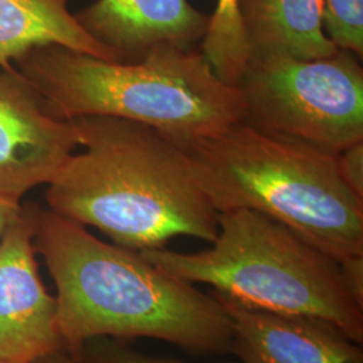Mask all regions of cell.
Masks as SVG:
<instances>
[{
  "instance_id": "1",
  "label": "cell",
  "mask_w": 363,
  "mask_h": 363,
  "mask_svg": "<svg viewBox=\"0 0 363 363\" xmlns=\"http://www.w3.org/2000/svg\"><path fill=\"white\" fill-rule=\"evenodd\" d=\"M34 222L35 252L57 286L66 351L115 337L159 339L196 355L230 354V318L211 294L52 210L35 208Z\"/></svg>"
},
{
  "instance_id": "2",
  "label": "cell",
  "mask_w": 363,
  "mask_h": 363,
  "mask_svg": "<svg viewBox=\"0 0 363 363\" xmlns=\"http://www.w3.org/2000/svg\"><path fill=\"white\" fill-rule=\"evenodd\" d=\"M79 145L46 191L50 210L93 226L118 247L142 252L166 247L174 237L213 242L220 213L195 178L182 145L124 118H73Z\"/></svg>"
},
{
  "instance_id": "3",
  "label": "cell",
  "mask_w": 363,
  "mask_h": 363,
  "mask_svg": "<svg viewBox=\"0 0 363 363\" xmlns=\"http://www.w3.org/2000/svg\"><path fill=\"white\" fill-rule=\"evenodd\" d=\"M16 64L50 116L124 118L184 150L247 116L241 89L220 79L195 49L159 45L127 62L50 45L33 49Z\"/></svg>"
},
{
  "instance_id": "4",
  "label": "cell",
  "mask_w": 363,
  "mask_h": 363,
  "mask_svg": "<svg viewBox=\"0 0 363 363\" xmlns=\"http://www.w3.org/2000/svg\"><path fill=\"white\" fill-rule=\"evenodd\" d=\"M187 152L218 213L255 210L339 262L363 257V199L343 181L335 154L245 121Z\"/></svg>"
},
{
  "instance_id": "5",
  "label": "cell",
  "mask_w": 363,
  "mask_h": 363,
  "mask_svg": "<svg viewBox=\"0 0 363 363\" xmlns=\"http://www.w3.org/2000/svg\"><path fill=\"white\" fill-rule=\"evenodd\" d=\"M218 235L196 253L166 247L140 255L159 269L264 311L323 319L363 343V301L340 262L259 211L220 213Z\"/></svg>"
},
{
  "instance_id": "6",
  "label": "cell",
  "mask_w": 363,
  "mask_h": 363,
  "mask_svg": "<svg viewBox=\"0 0 363 363\" xmlns=\"http://www.w3.org/2000/svg\"><path fill=\"white\" fill-rule=\"evenodd\" d=\"M339 50L318 60L250 58L237 86L245 123L331 154L363 142V69Z\"/></svg>"
},
{
  "instance_id": "7",
  "label": "cell",
  "mask_w": 363,
  "mask_h": 363,
  "mask_svg": "<svg viewBox=\"0 0 363 363\" xmlns=\"http://www.w3.org/2000/svg\"><path fill=\"white\" fill-rule=\"evenodd\" d=\"M77 145L74 121L50 116L26 78L0 66V195L21 202L49 184Z\"/></svg>"
},
{
  "instance_id": "8",
  "label": "cell",
  "mask_w": 363,
  "mask_h": 363,
  "mask_svg": "<svg viewBox=\"0 0 363 363\" xmlns=\"http://www.w3.org/2000/svg\"><path fill=\"white\" fill-rule=\"evenodd\" d=\"M34 210L22 208L0 242V362L35 363L65 350L57 300L39 277Z\"/></svg>"
},
{
  "instance_id": "9",
  "label": "cell",
  "mask_w": 363,
  "mask_h": 363,
  "mask_svg": "<svg viewBox=\"0 0 363 363\" xmlns=\"http://www.w3.org/2000/svg\"><path fill=\"white\" fill-rule=\"evenodd\" d=\"M232 323L235 363H363L361 343L318 318L264 311L211 289Z\"/></svg>"
},
{
  "instance_id": "10",
  "label": "cell",
  "mask_w": 363,
  "mask_h": 363,
  "mask_svg": "<svg viewBox=\"0 0 363 363\" xmlns=\"http://www.w3.org/2000/svg\"><path fill=\"white\" fill-rule=\"evenodd\" d=\"M76 16L120 61L140 60L159 45L194 49L208 25L189 0H96Z\"/></svg>"
},
{
  "instance_id": "11",
  "label": "cell",
  "mask_w": 363,
  "mask_h": 363,
  "mask_svg": "<svg viewBox=\"0 0 363 363\" xmlns=\"http://www.w3.org/2000/svg\"><path fill=\"white\" fill-rule=\"evenodd\" d=\"M250 58H327L339 52L323 27V0H238Z\"/></svg>"
},
{
  "instance_id": "12",
  "label": "cell",
  "mask_w": 363,
  "mask_h": 363,
  "mask_svg": "<svg viewBox=\"0 0 363 363\" xmlns=\"http://www.w3.org/2000/svg\"><path fill=\"white\" fill-rule=\"evenodd\" d=\"M70 0H0V66L40 46H64L106 61L118 55L94 38L69 11Z\"/></svg>"
},
{
  "instance_id": "13",
  "label": "cell",
  "mask_w": 363,
  "mask_h": 363,
  "mask_svg": "<svg viewBox=\"0 0 363 363\" xmlns=\"http://www.w3.org/2000/svg\"><path fill=\"white\" fill-rule=\"evenodd\" d=\"M216 74L237 85L250 61V50L242 30L238 0H218L201 40V50Z\"/></svg>"
},
{
  "instance_id": "14",
  "label": "cell",
  "mask_w": 363,
  "mask_h": 363,
  "mask_svg": "<svg viewBox=\"0 0 363 363\" xmlns=\"http://www.w3.org/2000/svg\"><path fill=\"white\" fill-rule=\"evenodd\" d=\"M323 27L339 50L363 55V0H323Z\"/></svg>"
},
{
  "instance_id": "15",
  "label": "cell",
  "mask_w": 363,
  "mask_h": 363,
  "mask_svg": "<svg viewBox=\"0 0 363 363\" xmlns=\"http://www.w3.org/2000/svg\"><path fill=\"white\" fill-rule=\"evenodd\" d=\"M35 363H184L177 359H167V358H157L144 355L138 351L124 349L120 346L105 345L94 347L89 350L86 343H84L76 351H60L46 357ZM232 363V362H220ZM234 363V362H233Z\"/></svg>"
},
{
  "instance_id": "16",
  "label": "cell",
  "mask_w": 363,
  "mask_h": 363,
  "mask_svg": "<svg viewBox=\"0 0 363 363\" xmlns=\"http://www.w3.org/2000/svg\"><path fill=\"white\" fill-rule=\"evenodd\" d=\"M337 167L351 191L363 199V142L337 154Z\"/></svg>"
},
{
  "instance_id": "17",
  "label": "cell",
  "mask_w": 363,
  "mask_h": 363,
  "mask_svg": "<svg viewBox=\"0 0 363 363\" xmlns=\"http://www.w3.org/2000/svg\"><path fill=\"white\" fill-rule=\"evenodd\" d=\"M22 211L21 202L13 201L10 198H6L0 195V242L4 237L9 228L13 225V220L18 218V216Z\"/></svg>"
},
{
  "instance_id": "18",
  "label": "cell",
  "mask_w": 363,
  "mask_h": 363,
  "mask_svg": "<svg viewBox=\"0 0 363 363\" xmlns=\"http://www.w3.org/2000/svg\"><path fill=\"white\" fill-rule=\"evenodd\" d=\"M0 363H4V362H0Z\"/></svg>"
}]
</instances>
